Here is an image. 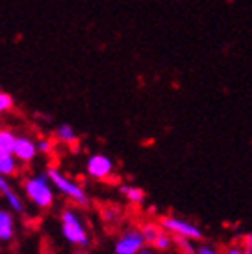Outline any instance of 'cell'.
Returning <instances> with one entry per match:
<instances>
[{"label":"cell","instance_id":"obj_1","mask_svg":"<svg viewBox=\"0 0 252 254\" xmlns=\"http://www.w3.org/2000/svg\"><path fill=\"white\" fill-rule=\"evenodd\" d=\"M25 194L32 203L39 208H50L55 201L52 182L48 175H36L25 182Z\"/></svg>","mask_w":252,"mask_h":254},{"label":"cell","instance_id":"obj_2","mask_svg":"<svg viewBox=\"0 0 252 254\" xmlns=\"http://www.w3.org/2000/svg\"><path fill=\"white\" fill-rule=\"evenodd\" d=\"M46 175H48V179H50V182H52L62 194H65L67 198H71L72 201L79 203V205H88V196H87V192H85V189H83L81 186H78L74 180L65 177L60 170L50 166L46 170Z\"/></svg>","mask_w":252,"mask_h":254},{"label":"cell","instance_id":"obj_3","mask_svg":"<svg viewBox=\"0 0 252 254\" xmlns=\"http://www.w3.org/2000/svg\"><path fill=\"white\" fill-rule=\"evenodd\" d=\"M60 219H62V235L67 242L72 244V246H79V247L87 246L88 233H87L85 224H83L81 219H79V215L76 214L74 210H71V208H67V210L62 212Z\"/></svg>","mask_w":252,"mask_h":254},{"label":"cell","instance_id":"obj_4","mask_svg":"<svg viewBox=\"0 0 252 254\" xmlns=\"http://www.w3.org/2000/svg\"><path fill=\"white\" fill-rule=\"evenodd\" d=\"M161 226H162V230L175 233L177 237H186V238H190V240H201V238H203V233H201L199 228H197L196 224H192V222L186 221V219L162 217Z\"/></svg>","mask_w":252,"mask_h":254},{"label":"cell","instance_id":"obj_5","mask_svg":"<svg viewBox=\"0 0 252 254\" xmlns=\"http://www.w3.org/2000/svg\"><path fill=\"white\" fill-rule=\"evenodd\" d=\"M145 238L141 231L129 230L122 235L115 244V254H138L145 247Z\"/></svg>","mask_w":252,"mask_h":254},{"label":"cell","instance_id":"obj_6","mask_svg":"<svg viewBox=\"0 0 252 254\" xmlns=\"http://www.w3.org/2000/svg\"><path fill=\"white\" fill-rule=\"evenodd\" d=\"M87 173L88 177L97 180L108 179L113 173V161L104 154H94L87 161Z\"/></svg>","mask_w":252,"mask_h":254},{"label":"cell","instance_id":"obj_7","mask_svg":"<svg viewBox=\"0 0 252 254\" xmlns=\"http://www.w3.org/2000/svg\"><path fill=\"white\" fill-rule=\"evenodd\" d=\"M12 154L21 163H30L32 159L37 155V143L32 141L28 136H20V138H16L14 152Z\"/></svg>","mask_w":252,"mask_h":254},{"label":"cell","instance_id":"obj_8","mask_svg":"<svg viewBox=\"0 0 252 254\" xmlns=\"http://www.w3.org/2000/svg\"><path fill=\"white\" fill-rule=\"evenodd\" d=\"M0 192L5 196V199H7V203H9V206L12 208V212H16V214H23V212H25L23 199L16 194V190L12 189L11 184L5 180L4 175H0Z\"/></svg>","mask_w":252,"mask_h":254},{"label":"cell","instance_id":"obj_9","mask_svg":"<svg viewBox=\"0 0 252 254\" xmlns=\"http://www.w3.org/2000/svg\"><path fill=\"white\" fill-rule=\"evenodd\" d=\"M14 235V217L9 210H0V240H11Z\"/></svg>","mask_w":252,"mask_h":254},{"label":"cell","instance_id":"obj_10","mask_svg":"<svg viewBox=\"0 0 252 254\" xmlns=\"http://www.w3.org/2000/svg\"><path fill=\"white\" fill-rule=\"evenodd\" d=\"M18 170V159L14 154H0V175L11 177Z\"/></svg>","mask_w":252,"mask_h":254},{"label":"cell","instance_id":"obj_11","mask_svg":"<svg viewBox=\"0 0 252 254\" xmlns=\"http://www.w3.org/2000/svg\"><path fill=\"white\" fill-rule=\"evenodd\" d=\"M16 138L18 136L11 131H2L0 129V154H12L14 152V145H16Z\"/></svg>","mask_w":252,"mask_h":254},{"label":"cell","instance_id":"obj_12","mask_svg":"<svg viewBox=\"0 0 252 254\" xmlns=\"http://www.w3.org/2000/svg\"><path fill=\"white\" fill-rule=\"evenodd\" d=\"M120 192L129 199L130 203H141L145 199V190L139 189V187L132 186H122L120 187Z\"/></svg>","mask_w":252,"mask_h":254},{"label":"cell","instance_id":"obj_13","mask_svg":"<svg viewBox=\"0 0 252 254\" xmlns=\"http://www.w3.org/2000/svg\"><path fill=\"white\" fill-rule=\"evenodd\" d=\"M57 139L63 143H72L76 141V132L69 124H62V126L57 127V132H55Z\"/></svg>","mask_w":252,"mask_h":254},{"label":"cell","instance_id":"obj_14","mask_svg":"<svg viewBox=\"0 0 252 254\" xmlns=\"http://www.w3.org/2000/svg\"><path fill=\"white\" fill-rule=\"evenodd\" d=\"M139 231H141V235H143V238H145L146 244H154L155 240H157L159 235H161V230H159V226L157 224H154V222L143 224Z\"/></svg>","mask_w":252,"mask_h":254},{"label":"cell","instance_id":"obj_15","mask_svg":"<svg viewBox=\"0 0 252 254\" xmlns=\"http://www.w3.org/2000/svg\"><path fill=\"white\" fill-rule=\"evenodd\" d=\"M152 246H154L157 251H168L171 246H173V238H171L170 235H166V233H162V231H161V235H159L157 240H155Z\"/></svg>","mask_w":252,"mask_h":254},{"label":"cell","instance_id":"obj_16","mask_svg":"<svg viewBox=\"0 0 252 254\" xmlns=\"http://www.w3.org/2000/svg\"><path fill=\"white\" fill-rule=\"evenodd\" d=\"M175 242L178 244V247H180L182 251L186 254H194L196 253V249H194V246H192V240L190 238H186V237H177L175 238Z\"/></svg>","mask_w":252,"mask_h":254},{"label":"cell","instance_id":"obj_17","mask_svg":"<svg viewBox=\"0 0 252 254\" xmlns=\"http://www.w3.org/2000/svg\"><path fill=\"white\" fill-rule=\"evenodd\" d=\"M12 106H14V101H12L11 95H9L7 92L0 90V113H5V111H9Z\"/></svg>","mask_w":252,"mask_h":254},{"label":"cell","instance_id":"obj_18","mask_svg":"<svg viewBox=\"0 0 252 254\" xmlns=\"http://www.w3.org/2000/svg\"><path fill=\"white\" fill-rule=\"evenodd\" d=\"M37 150L43 152V154H50V152L53 150V141H50V139H46V138H41L39 141H37Z\"/></svg>","mask_w":252,"mask_h":254},{"label":"cell","instance_id":"obj_19","mask_svg":"<svg viewBox=\"0 0 252 254\" xmlns=\"http://www.w3.org/2000/svg\"><path fill=\"white\" fill-rule=\"evenodd\" d=\"M242 251H244V254H252V237L251 235L245 237V240L242 242Z\"/></svg>","mask_w":252,"mask_h":254},{"label":"cell","instance_id":"obj_20","mask_svg":"<svg viewBox=\"0 0 252 254\" xmlns=\"http://www.w3.org/2000/svg\"><path fill=\"white\" fill-rule=\"evenodd\" d=\"M194 254H219V253H217V251L213 249V247H210V246H201V247H197Z\"/></svg>","mask_w":252,"mask_h":254},{"label":"cell","instance_id":"obj_21","mask_svg":"<svg viewBox=\"0 0 252 254\" xmlns=\"http://www.w3.org/2000/svg\"><path fill=\"white\" fill-rule=\"evenodd\" d=\"M224 254H244V251H242L240 246H231V247H228V249H226Z\"/></svg>","mask_w":252,"mask_h":254},{"label":"cell","instance_id":"obj_22","mask_svg":"<svg viewBox=\"0 0 252 254\" xmlns=\"http://www.w3.org/2000/svg\"><path fill=\"white\" fill-rule=\"evenodd\" d=\"M103 217L104 219H113L115 217V210H104L103 212Z\"/></svg>","mask_w":252,"mask_h":254},{"label":"cell","instance_id":"obj_23","mask_svg":"<svg viewBox=\"0 0 252 254\" xmlns=\"http://www.w3.org/2000/svg\"><path fill=\"white\" fill-rule=\"evenodd\" d=\"M138 254H154V253H152V251H150L148 249V247H143V249L141 251H139V253Z\"/></svg>","mask_w":252,"mask_h":254}]
</instances>
